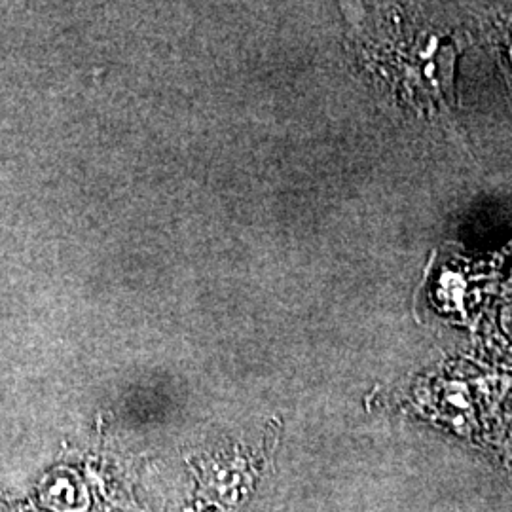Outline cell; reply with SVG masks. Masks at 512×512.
I'll list each match as a JSON object with an SVG mask.
<instances>
[{"label":"cell","mask_w":512,"mask_h":512,"mask_svg":"<svg viewBox=\"0 0 512 512\" xmlns=\"http://www.w3.org/2000/svg\"><path fill=\"white\" fill-rule=\"evenodd\" d=\"M40 499L57 512H82L88 507V494L80 476L67 467L55 469L42 480Z\"/></svg>","instance_id":"cell-2"},{"label":"cell","mask_w":512,"mask_h":512,"mask_svg":"<svg viewBox=\"0 0 512 512\" xmlns=\"http://www.w3.org/2000/svg\"><path fill=\"white\" fill-rule=\"evenodd\" d=\"M480 25L507 84L512 109V4H499L482 10Z\"/></svg>","instance_id":"cell-1"},{"label":"cell","mask_w":512,"mask_h":512,"mask_svg":"<svg viewBox=\"0 0 512 512\" xmlns=\"http://www.w3.org/2000/svg\"><path fill=\"white\" fill-rule=\"evenodd\" d=\"M501 327H503V332L507 334V338H509V344H511L512 348V306H509L507 310L503 311V317H501Z\"/></svg>","instance_id":"cell-3"}]
</instances>
